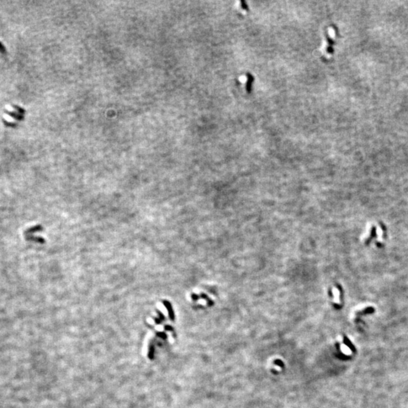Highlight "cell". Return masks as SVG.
I'll use <instances>...</instances> for the list:
<instances>
[{"instance_id":"1","label":"cell","mask_w":408,"mask_h":408,"mask_svg":"<svg viewBox=\"0 0 408 408\" xmlns=\"http://www.w3.org/2000/svg\"><path fill=\"white\" fill-rule=\"evenodd\" d=\"M163 304L164 305L166 306V308H167V310L169 311V317H170L171 319H174V315H173V311L172 308V305L169 303V302L167 301H163Z\"/></svg>"}]
</instances>
